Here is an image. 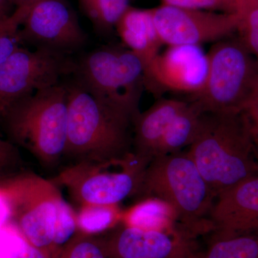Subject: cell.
Returning <instances> with one entry per match:
<instances>
[{
    "instance_id": "30",
    "label": "cell",
    "mask_w": 258,
    "mask_h": 258,
    "mask_svg": "<svg viewBox=\"0 0 258 258\" xmlns=\"http://www.w3.org/2000/svg\"><path fill=\"white\" fill-rule=\"evenodd\" d=\"M14 5L13 0H0V17L5 18L9 17L12 5Z\"/></svg>"
},
{
    "instance_id": "10",
    "label": "cell",
    "mask_w": 258,
    "mask_h": 258,
    "mask_svg": "<svg viewBox=\"0 0 258 258\" xmlns=\"http://www.w3.org/2000/svg\"><path fill=\"white\" fill-rule=\"evenodd\" d=\"M19 30L20 43L71 56L86 45L87 34L66 0H40L32 5Z\"/></svg>"
},
{
    "instance_id": "31",
    "label": "cell",
    "mask_w": 258,
    "mask_h": 258,
    "mask_svg": "<svg viewBox=\"0 0 258 258\" xmlns=\"http://www.w3.org/2000/svg\"><path fill=\"white\" fill-rule=\"evenodd\" d=\"M13 1L17 8H20V7H32L40 0H13Z\"/></svg>"
},
{
    "instance_id": "27",
    "label": "cell",
    "mask_w": 258,
    "mask_h": 258,
    "mask_svg": "<svg viewBox=\"0 0 258 258\" xmlns=\"http://www.w3.org/2000/svg\"><path fill=\"white\" fill-rule=\"evenodd\" d=\"M243 113L249 120L252 132H258V79L246 103Z\"/></svg>"
},
{
    "instance_id": "18",
    "label": "cell",
    "mask_w": 258,
    "mask_h": 258,
    "mask_svg": "<svg viewBox=\"0 0 258 258\" xmlns=\"http://www.w3.org/2000/svg\"><path fill=\"white\" fill-rule=\"evenodd\" d=\"M198 258H258V232L212 235L208 247Z\"/></svg>"
},
{
    "instance_id": "15",
    "label": "cell",
    "mask_w": 258,
    "mask_h": 258,
    "mask_svg": "<svg viewBox=\"0 0 258 258\" xmlns=\"http://www.w3.org/2000/svg\"><path fill=\"white\" fill-rule=\"evenodd\" d=\"M188 101L162 98L134 120L133 154L147 165L156 157L163 136L172 120L187 106Z\"/></svg>"
},
{
    "instance_id": "11",
    "label": "cell",
    "mask_w": 258,
    "mask_h": 258,
    "mask_svg": "<svg viewBox=\"0 0 258 258\" xmlns=\"http://www.w3.org/2000/svg\"><path fill=\"white\" fill-rule=\"evenodd\" d=\"M163 44L169 47L219 41L237 31L235 13H217L163 5L151 9Z\"/></svg>"
},
{
    "instance_id": "19",
    "label": "cell",
    "mask_w": 258,
    "mask_h": 258,
    "mask_svg": "<svg viewBox=\"0 0 258 258\" xmlns=\"http://www.w3.org/2000/svg\"><path fill=\"white\" fill-rule=\"evenodd\" d=\"M129 0H79L84 14L91 20L96 32L107 33L128 8Z\"/></svg>"
},
{
    "instance_id": "21",
    "label": "cell",
    "mask_w": 258,
    "mask_h": 258,
    "mask_svg": "<svg viewBox=\"0 0 258 258\" xmlns=\"http://www.w3.org/2000/svg\"><path fill=\"white\" fill-rule=\"evenodd\" d=\"M115 206L81 207L76 215L78 228L85 234H96L110 228L119 218Z\"/></svg>"
},
{
    "instance_id": "6",
    "label": "cell",
    "mask_w": 258,
    "mask_h": 258,
    "mask_svg": "<svg viewBox=\"0 0 258 258\" xmlns=\"http://www.w3.org/2000/svg\"><path fill=\"white\" fill-rule=\"evenodd\" d=\"M145 69L140 56L127 47L103 46L75 60L71 76L89 92L123 107L137 117L145 88Z\"/></svg>"
},
{
    "instance_id": "26",
    "label": "cell",
    "mask_w": 258,
    "mask_h": 258,
    "mask_svg": "<svg viewBox=\"0 0 258 258\" xmlns=\"http://www.w3.org/2000/svg\"><path fill=\"white\" fill-rule=\"evenodd\" d=\"M164 5L185 9L222 10L224 13H235L237 0H162Z\"/></svg>"
},
{
    "instance_id": "33",
    "label": "cell",
    "mask_w": 258,
    "mask_h": 258,
    "mask_svg": "<svg viewBox=\"0 0 258 258\" xmlns=\"http://www.w3.org/2000/svg\"><path fill=\"white\" fill-rule=\"evenodd\" d=\"M8 18H1V17H0V23H1L2 22L4 21L5 19Z\"/></svg>"
},
{
    "instance_id": "1",
    "label": "cell",
    "mask_w": 258,
    "mask_h": 258,
    "mask_svg": "<svg viewBox=\"0 0 258 258\" xmlns=\"http://www.w3.org/2000/svg\"><path fill=\"white\" fill-rule=\"evenodd\" d=\"M68 91L67 140L63 158L76 163L120 164L133 153L137 117L89 92L74 79Z\"/></svg>"
},
{
    "instance_id": "24",
    "label": "cell",
    "mask_w": 258,
    "mask_h": 258,
    "mask_svg": "<svg viewBox=\"0 0 258 258\" xmlns=\"http://www.w3.org/2000/svg\"><path fill=\"white\" fill-rule=\"evenodd\" d=\"M78 228L76 215L62 198L57 206L53 232V249L66 245L74 238Z\"/></svg>"
},
{
    "instance_id": "13",
    "label": "cell",
    "mask_w": 258,
    "mask_h": 258,
    "mask_svg": "<svg viewBox=\"0 0 258 258\" xmlns=\"http://www.w3.org/2000/svg\"><path fill=\"white\" fill-rule=\"evenodd\" d=\"M207 71V55L200 47H169L146 68L144 85L154 94L171 91L191 96L203 86Z\"/></svg>"
},
{
    "instance_id": "7",
    "label": "cell",
    "mask_w": 258,
    "mask_h": 258,
    "mask_svg": "<svg viewBox=\"0 0 258 258\" xmlns=\"http://www.w3.org/2000/svg\"><path fill=\"white\" fill-rule=\"evenodd\" d=\"M0 198L8 211V220L23 238L48 254L53 249V232L58 204L62 196L52 181L32 172L0 179Z\"/></svg>"
},
{
    "instance_id": "14",
    "label": "cell",
    "mask_w": 258,
    "mask_h": 258,
    "mask_svg": "<svg viewBox=\"0 0 258 258\" xmlns=\"http://www.w3.org/2000/svg\"><path fill=\"white\" fill-rule=\"evenodd\" d=\"M209 225L215 235L258 232V174L217 195Z\"/></svg>"
},
{
    "instance_id": "34",
    "label": "cell",
    "mask_w": 258,
    "mask_h": 258,
    "mask_svg": "<svg viewBox=\"0 0 258 258\" xmlns=\"http://www.w3.org/2000/svg\"><path fill=\"white\" fill-rule=\"evenodd\" d=\"M0 119H2V114H1V113H0Z\"/></svg>"
},
{
    "instance_id": "28",
    "label": "cell",
    "mask_w": 258,
    "mask_h": 258,
    "mask_svg": "<svg viewBox=\"0 0 258 258\" xmlns=\"http://www.w3.org/2000/svg\"><path fill=\"white\" fill-rule=\"evenodd\" d=\"M18 160L17 148L10 142L0 138V171L15 165Z\"/></svg>"
},
{
    "instance_id": "4",
    "label": "cell",
    "mask_w": 258,
    "mask_h": 258,
    "mask_svg": "<svg viewBox=\"0 0 258 258\" xmlns=\"http://www.w3.org/2000/svg\"><path fill=\"white\" fill-rule=\"evenodd\" d=\"M3 119L11 138L43 167L63 158L68 129V91L64 83L37 91L7 110Z\"/></svg>"
},
{
    "instance_id": "32",
    "label": "cell",
    "mask_w": 258,
    "mask_h": 258,
    "mask_svg": "<svg viewBox=\"0 0 258 258\" xmlns=\"http://www.w3.org/2000/svg\"><path fill=\"white\" fill-rule=\"evenodd\" d=\"M252 137H253L254 146H255L256 152H257V157L258 161V132H252Z\"/></svg>"
},
{
    "instance_id": "29",
    "label": "cell",
    "mask_w": 258,
    "mask_h": 258,
    "mask_svg": "<svg viewBox=\"0 0 258 258\" xmlns=\"http://www.w3.org/2000/svg\"><path fill=\"white\" fill-rule=\"evenodd\" d=\"M10 258H48V254L23 239Z\"/></svg>"
},
{
    "instance_id": "17",
    "label": "cell",
    "mask_w": 258,
    "mask_h": 258,
    "mask_svg": "<svg viewBox=\"0 0 258 258\" xmlns=\"http://www.w3.org/2000/svg\"><path fill=\"white\" fill-rule=\"evenodd\" d=\"M203 115L196 106L188 101L187 106L176 115L166 128L156 157L179 152L189 147L198 135Z\"/></svg>"
},
{
    "instance_id": "22",
    "label": "cell",
    "mask_w": 258,
    "mask_h": 258,
    "mask_svg": "<svg viewBox=\"0 0 258 258\" xmlns=\"http://www.w3.org/2000/svg\"><path fill=\"white\" fill-rule=\"evenodd\" d=\"M31 7H20L0 23V64L20 48L19 28L23 25Z\"/></svg>"
},
{
    "instance_id": "25",
    "label": "cell",
    "mask_w": 258,
    "mask_h": 258,
    "mask_svg": "<svg viewBox=\"0 0 258 258\" xmlns=\"http://www.w3.org/2000/svg\"><path fill=\"white\" fill-rule=\"evenodd\" d=\"M59 258H109L103 242L91 237L73 238L62 249Z\"/></svg>"
},
{
    "instance_id": "9",
    "label": "cell",
    "mask_w": 258,
    "mask_h": 258,
    "mask_svg": "<svg viewBox=\"0 0 258 258\" xmlns=\"http://www.w3.org/2000/svg\"><path fill=\"white\" fill-rule=\"evenodd\" d=\"M71 56L20 47L0 64V113L37 91L52 87L74 73Z\"/></svg>"
},
{
    "instance_id": "12",
    "label": "cell",
    "mask_w": 258,
    "mask_h": 258,
    "mask_svg": "<svg viewBox=\"0 0 258 258\" xmlns=\"http://www.w3.org/2000/svg\"><path fill=\"white\" fill-rule=\"evenodd\" d=\"M193 236L183 229L125 225L102 242L109 258H198Z\"/></svg>"
},
{
    "instance_id": "23",
    "label": "cell",
    "mask_w": 258,
    "mask_h": 258,
    "mask_svg": "<svg viewBox=\"0 0 258 258\" xmlns=\"http://www.w3.org/2000/svg\"><path fill=\"white\" fill-rule=\"evenodd\" d=\"M160 205L155 202H146L132 209L125 215V225L145 229L168 228V220L160 218Z\"/></svg>"
},
{
    "instance_id": "2",
    "label": "cell",
    "mask_w": 258,
    "mask_h": 258,
    "mask_svg": "<svg viewBox=\"0 0 258 258\" xmlns=\"http://www.w3.org/2000/svg\"><path fill=\"white\" fill-rule=\"evenodd\" d=\"M187 152L215 197L258 174L252 130L243 112L203 113Z\"/></svg>"
},
{
    "instance_id": "16",
    "label": "cell",
    "mask_w": 258,
    "mask_h": 258,
    "mask_svg": "<svg viewBox=\"0 0 258 258\" xmlns=\"http://www.w3.org/2000/svg\"><path fill=\"white\" fill-rule=\"evenodd\" d=\"M115 28L123 44L140 56L146 68L159 55L163 43L158 35L151 10L129 7Z\"/></svg>"
},
{
    "instance_id": "5",
    "label": "cell",
    "mask_w": 258,
    "mask_h": 258,
    "mask_svg": "<svg viewBox=\"0 0 258 258\" xmlns=\"http://www.w3.org/2000/svg\"><path fill=\"white\" fill-rule=\"evenodd\" d=\"M203 86L189 102L203 113L243 112L258 79V60L240 37L219 40L207 54Z\"/></svg>"
},
{
    "instance_id": "20",
    "label": "cell",
    "mask_w": 258,
    "mask_h": 258,
    "mask_svg": "<svg viewBox=\"0 0 258 258\" xmlns=\"http://www.w3.org/2000/svg\"><path fill=\"white\" fill-rule=\"evenodd\" d=\"M235 13L239 37L258 60V0H237Z\"/></svg>"
},
{
    "instance_id": "8",
    "label": "cell",
    "mask_w": 258,
    "mask_h": 258,
    "mask_svg": "<svg viewBox=\"0 0 258 258\" xmlns=\"http://www.w3.org/2000/svg\"><path fill=\"white\" fill-rule=\"evenodd\" d=\"M113 164L76 163L64 168L52 181L63 186L81 207L116 206L139 192L146 164L133 154L120 171H109Z\"/></svg>"
},
{
    "instance_id": "3",
    "label": "cell",
    "mask_w": 258,
    "mask_h": 258,
    "mask_svg": "<svg viewBox=\"0 0 258 258\" xmlns=\"http://www.w3.org/2000/svg\"><path fill=\"white\" fill-rule=\"evenodd\" d=\"M139 192L165 204L191 235L210 230L215 194L188 152L158 156L144 169Z\"/></svg>"
}]
</instances>
